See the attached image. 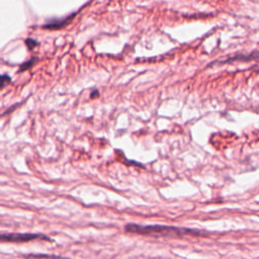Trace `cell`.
Returning a JSON list of instances; mask_svg holds the SVG:
<instances>
[{"label": "cell", "instance_id": "1", "mask_svg": "<svg viewBox=\"0 0 259 259\" xmlns=\"http://www.w3.org/2000/svg\"><path fill=\"white\" fill-rule=\"evenodd\" d=\"M125 231L131 234H138L144 236H154V237H171V236H185V235H196L201 236L202 232L178 228L173 226H163V225H149L141 226L138 224H128L125 226Z\"/></svg>", "mask_w": 259, "mask_h": 259}, {"label": "cell", "instance_id": "2", "mask_svg": "<svg viewBox=\"0 0 259 259\" xmlns=\"http://www.w3.org/2000/svg\"><path fill=\"white\" fill-rule=\"evenodd\" d=\"M36 239H47L46 236L41 234H33V233H6L0 234V242H12V243H23Z\"/></svg>", "mask_w": 259, "mask_h": 259}, {"label": "cell", "instance_id": "3", "mask_svg": "<svg viewBox=\"0 0 259 259\" xmlns=\"http://www.w3.org/2000/svg\"><path fill=\"white\" fill-rule=\"evenodd\" d=\"M75 15H72L71 17H68V18H64V19H56V20H53V21H50L49 23H47V24L44 25V29H47V30H59V29H63L64 27H66L67 23L72 19V18Z\"/></svg>", "mask_w": 259, "mask_h": 259}, {"label": "cell", "instance_id": "4", "mask_svg": "<svg viewBox=\"0 0 259 259\" xmlns=\"http://www.w3.org/2000/svg\"><path fill=\"white\" fill-rule=\"evenodd\" d=\"M259 57V52H255V53H251L250 55H238V56H235V57H232V58H229L223 62H220V64H223V63H227V62H231V61H249V60H252V59H256Z\"/></svg>", "mask_w": 259, "mask_h": 259}, {"label": "cell", "instance_id": "5", "mask_svg": "<svg viewBox=\"0 0 259 259\" xmlns=\"http://www.w3.org/2000/svg\"><path fill=\"white\" fill-rule=\"evenodd\" d=\"M36 61H37V59H36V58H33V59H31L30 61L24 62V63L21 65V66L19 67V70H18V71H19V72H24V71H27V70L31 69V68L34 66V65H35Z\"/></svg>", "mask_w": 259, "mask_h": 259}, {"label": "cell", "instance_id": "6", "mask_svg": "<svg viewBox=\"0 0 259 259\" xmlns=\"http://www.w3.org/2000/svg\"><path fill=\"white\" fill-rule=\"evenodd\" d=\"M10 82L11 79L8 75H0V90L6 87Z\"/></svg>", "mask_w": 259, "mask_h": 259}, {"label": "cell", "instance_id": "7", "mask_svg": "<svg viewBox=\"0 0 259 259\" xmlns=\"http://www.w3.org/2000/svg\"><path fill=\"white\" fill-rule=\"evenodd\" d=\"M25 44H27V47L30 49V50H33L34 48L37 47V42L36 40H34V38H27V40H25Z\"/></svg>", "mask_w": 259, "mask_h": 259}, {"label": "cell", "instance_id": "8", "mask_svg": "<svg viewBox=\"0 0 259 259\" xmlns=\"http://www.w3.org/2000/svg\"><path fill=\"white\" fill-rule=\"evenodd\" d=\"M98 96H99L98 90H94V92H92V98H95V97H98Z\"/></svg>", "mask_w": 259, "mask_h": 259}]
</instances>
